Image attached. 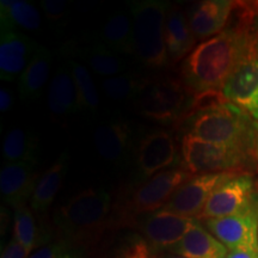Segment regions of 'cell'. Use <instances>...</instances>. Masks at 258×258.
Returning a JSON list of instances; mask_svg holds the SVG:
<instances>
[{
  "mask_svg": "<svg viewBox=\"0 0 258 258\" xmlns=\"http://www.w3.org/2000/svg\"><path fill=\"white\" fill-rule=\"evenodd\" d=\"M258 40V3H235L227 27L183 60V83L196 93L220 91Z\"/></svg>",
  "mask_w": 258,
  "mask_h": 258,
  "instance_id": "obj_1",
  "label": "cell"
},
{
  "mask_svg": "<svg viewBox=\"0 0 258 258\" xmlns=\"http://www.w3.org/2000/svg\"><path fill=\"white\" fill-rule=\"evenodd\" d=\"M185 122L188 135L239 150L254 158L258 122L241 106L224 98L190 115Z\"/></svg>",
  "mask_w": 258,
  "mask_h": 258,
  "instance_id": "obj_2",
  "label": "cell"
},
{
  "mask_svg": "<svg viewBox=\"0 0 258 258\" xmlns=\"http://www.w3.org/2000/svg\"><path fill=\"white\" fill-rule=\"evenodd\" d=\"M111 196L103 188H89L71 198L54 213L57 240L84 249L99 239L109 222Z\"/></svg>",
  "mask_w": 258,
  "mask_h": 258,
  "instance_id": "obj_3",
  "label": "cell"
},
{
  "mask_svg": "<svg viewBox=\"0 0 258 258\" xmlns=\"http://www.w3.org/2000/svg\"><path fill=\"white\" fill-rule=\"evenodd\" d=\"M134 34V55L151 69L170 63L165 44V21L170 4L161 0L129 3Z\"/></svg>",
  "mask_w": 258,
  "mask_h": 258,
  "instance_id": "obj_4",
  "label": "cell"
},
{
  "mask_svg": "<svg viewBox=\"0 0 258 258\" xmlns=\"http://www.w3.org/2000/svg\"><path fill=\"white\" fill-rule=\"evenodd\" d=\"M191 102L185 84L173 78L148 79L135 99L141 115L161 124L185 121Z\"/></svg>",
  "mask_w": 258,
  "mask_h": 258,
  "instance_id": "obj_5",
  "label": "cell"
},
{
  "mask_svg": "<svg viewBox=\"0 0 258 258\" xmlns=\"http://www.w3.org/2000/svg\"><path fill=\"white\" fill-rule=\"evenodd\" d=\"M182 159L183 169L190 175L198 176L238 172L251 165L254 158L239 150L207 143L185 134L182 140Z\"/></svg>",
  "mask_w": 258,
  "mask_h": 258,
  "instance_id": "obj_6",
  "label": "cell"
},
{
  "mask_svg": "<svg viewBox=\"0 0 258 258\" xmlns=\"http://www.w3.org/2000/svg\"><path fill=\"white\" fill-rule=\"evenodd\" d=\"M184 169H167L144 180L133 190L123 207L122 218L125 221L140 215L159 211L185 182L191 178Z\"/></svg>",
  "mask_w": 258,
  "mask_h": 258,
  "instance_id": "obj_7",
  "label": "cell"
},
{
  "mask_svg": "<svg viewBox=\"0 0 258 258\" xmlns=\"http://www.w3.org/2000/svg\"><path fill=\"white\" fill-rule=\"evenodd\" d=\"M258 209V190L252 175L239 172L212 194L198 219H219Z\"/></svg>",
  "mask_w": 258,
  "mask_h": 258,
  "instance_id": "obj_8",
  "label": "cell"
},
{
  "mask_svg": "<svg viewBox=\"0 0 258 258\" xmlns=\"http://www.w3.org/2000/svg\"><path fill=\"white\" fill-rule=\"evenodd\" d=\"M239 172H220L192 176L173 194L164 211L185 218H199L212 194Z\"/></svg>",
  "mask_w": 258,
  "mask_h": 258,
  "instance_id": "obj_9",
  "label": "cell"
},
{
  "mask_svg": "<svg viewBox=\"0 0 258 258\" xmlns=\"http://www.w3.org/2000/svg\"><path fill=\"white\" fill-rule=\"evenodd\" d=\"M135 169L141 180H146L176 163L177 145L165 129H153L141 137L135 147Z\"/></svg>",
  "mask_w": 258,
  "mask_h": 258,
  "instance_id": "obj_10",
  "label": "cell"
},
{
  "mask_svg": "<svg viewBox=\"0 0 258 258\" xmlns=\"http://www.w3.org/2000/svg\"><path fill=\"white\" fill-rule=\"evenodd\" d=\"M196 221V219L180 217L159 209L145 215L138 225L153 253H159L169 251L178 244Z\"/></svg>",
  "mask_w": 258,
  "mask_h": 258,
  "instance_id": "obj_11",
  "label": "cell"
},
{
  "mask_svg": "<svg viewBox=\"0 0 258 258\" xmlns=\"http://www.w3.org/2000/svg\"><path fill=\"white\" fill-rule=\"evenodd\" d=\"M205 225L228 251L258 249V209L232 217L208 219Z\"/></svg>",
  "mask_w": 258,
  "mask_h": 258,
  "instance_id": "obj_12",
  "label": "cell"
},
{
  "mask_svg": "<svg viewBox=\"0 0 258 258\" xmlns=\"http://www.w3.org/2000/svg\"><path fill=\"white\" fill-rule=\"evenodd\" d=\"M38 44L18 30H2L0 35V78L11 82L21 78L30 63Z\"/></svg>",
  "mask_w": 258,
  "mask_h": 258,
  "instance_id": "obj_13",
  "label": "cell"
},
{
  "mask_svg": "<svg viewBox=\"0 0 258 258\" xmlns=\"http://www.w3.org/2000/svg\"><path fill=\"white\" fill-rule=\"evenodd\" d=\"M235 2L205 0L192 6L188 19L196 40L206 41L217 36L227 27Z\"/></svg>",
  "mask_w": 258,
  "mask_h": 258,
  "instance_id": "obj_14",
  "label": "cell"
},
{
  "mask_svg": "<svg viewBox=\"0 0 258 258\" xmlns=\"http://www.w3.org/2000/svg\"><path fill=\"white\" fill-rule=\"evenodd\" d=\"M35 166L25 163H6L0 172V195L6 205L15 209L31 199L38 183Z\"/></svg>",
  "mask_w": 258,
  "mask_h": 258,
  "instance_id": "obj_15",
  "label": "cell"
},
{
  "mask_svg": "<svg viewBox=\"0 0 258 258\" xmlns=\"http://www.w3.org/2000/svg\"><path fill=\"white\" fill-rule=\"evenodd\" d=\"M226 101L246 109L258 92V49L253 46L220 90Z\"/></svg>",
  "mask_w": 258,
  "mask_h": 258,
  "instance_id": "obj_16",
  "label": "cell"
},
{
  "mask_svg": "<svg viewBox=\"0 0 258 258\" xmlns=\"http://www.w3.org/2000/svg\"><path fill=\"white\" fill-rule=\"evenodd\" d=\"M132 129L124 121H110L96 128L93 133L97 152L103 159L120 164L128 157L132 148Z\"/></svg>",
  "mask_w": 258,
  "mask_h": 258,
  "instance_id": "obj_17",
  "label": "cell"
},
{
  "mask_svg": "<svg viewBox=\"0 0 258 258\" xmlns=\"http://www.w3.org/2000/svg\"><path fill=\"white\" fill-rule=\"evenodd\" d=\"M196 41L188 16L179 6H170L165 21V44L170 63L185 59L195 48Z\"/></svg>",
  "mask_w": 258,
  "mask_h": 258,
  "instance_id": "obj_18",
  "label": "cell"
},
{
  "mask_svg": "<svg viewBox=\"0 0 258 258\" xmlns=\"http://www.w3.org/2000/svg\"><path fill=\"white\" fill-rule=\"evenodd\" d=\"M48 106L53 114L72 115L80 110L78 91L69 63L60 64L48 88Z\"/></svg>",
  "mask_w": 258,
  "mask_h": 258,
  "instance_id": "obj_19",
  "label": "cell"
},
{
  "mask_svg": "<svg viewBox=\"0 0 258 258\" xmlns=\"http://www.w3.org/2000/svg\"><path fill=\"white\" fill-rule=\"evenodd\" d=\"M169 251L186 258H226L228 254L227 247L198 221Z\"/></svg>",
  "mask_w": 258,
  "mask_h": 258,
  "instance_id": "obj_20",
  "label": "cell"
},
{
  "mask_svg": "<svg viewBox=\"0 0 258 258\" xmlns=\"http://www.w3.org/2000/svg\"><path fill=\"white\" fill-rule=\"evenodd\" d=\"M53 55L48 48L38 46L30 63L18 80V92L23 101H32L42 96L50 76Z\"/></svg>",
  "mask_w": 258,
  "mask_h": 258,
  "instance_id": "obj_21",
  "label": "cell"
},
{
  "mask_svg": "<svg viewBox=\"0 0 258 258\" xmlns=\"http://www.w3.org/2000/svg\"><path fill=\"white\" fill-rule=\"evenodd\" d=\"M70 165V156L67 151L60 154L55 163L38 179L35 191L30 199V207L36 213H44L55 200L62 185Z\"/></svg>",
  "mask_w": 258,
  "mask_h": 258,
  "instance_id": "obj_22",
  "label": "cell"
},
{
  "mask_svg": "<svg viewBox=\"0 0 258 258\" xmlns=\"http://www.w3.org/2000/svg\"><path fill=\"white\" fill-rule=\"evenodd\" d=\"M42 19L38 10L25 0H2L0 2V30L35 31L41 27Z\"/></svg>",
  "mask_w": 258,
  "mask_h": 258,
  "instance_id": "obj_23",
  "label": "cell"
},
{
  "mask_svg": "<svg viewBox=\"0 0 258 258\" xmlns=\"http://www.w3.org/2000/svg\"><path fill=\"white\" fill-rule=\"evenodd\" d=\"M3 154L8 163L38 164L40 146L38 139L21 128H12L6 133L3 143Z\"/></svg>",
  "mask_w": 258,
  "mask_h": 258,
  "instance_id": "obj_24",
  "label": "cell"
},
{
  "mask_svg": "<svg viewBox=\"0 0 258 258\" xmlns=\"http://www.w3.org/2000/svg\"><path fill=\"white\" fill-rule=\"evenodd\" d=\"M103 44L114 53L134 54L133 22L124 11H117L108 18L102 29Z\"/></svg>",
  "mask_w": 258,
  "mask_h": 258,
  "instance_id": "obj_25",
  "label": "cell"
},
{
  "mask_svg": "<svg viewBox=\"0 0 258 258\" xmlns=\"http://www.w3.org/2000/svg\"><path fill=\"white\" fill-rule=\"evenodd\" d=\"M80 57L93 72L101 76H117L127 69L125 63L103 43H93L80 51Z\"/></svg>",
  "mask_w": 258,
  "mask_h": 258,
  "instance_id": "obj_26",
  "label": "cell"
},
{
  "mask_svg": "<svg viewBox=\"0 0 258 258\" xmlns=\"http://www.w3.org/2000/svg\"><path fill=\"white\" fill-rule=\"evenodd\" d=\"M147 82L148 79L141 78L135 74H120L103 80L102 89L112 101L123 102L137 99Z\"/></svg>",
  "mask_w": 258,
  "mask_h": 258,
  "instance_id": "obj_27",
  "label": "cell"
},
{
  "mask_svg": "<svg viewBox=\"0 0 258 258\" xmlns=\"http://www.w3.org/2000/svg\"><path fill=\"white\" fill-rule=\"evenodd\" d=\"M14 239L17 240L28 251L29 254L35 247L44 243L37 230L34 214L27 205L15 209Z\"/></svg>",
  "mask_w": 258,
  "mask_h": 258,
  "instance_id": "obj_28",
  "label": "cell"
},
{
  "mask_svg": "<svg viewBox=\"0 0 258 258\" xmlns=\"http://www.w3.org/2000/svg\"><path fill=\"white\" fill-rule=\"evenodd\" d=\"M67 63L73 74L74 83H76L77 91H78L80 109H86V110L96 114L98 110L99 97L89 70L84 64L78 63L74 60L67 61Z\"/></svg>",
  "mask_w": 258,
  "mask_h": 258,
  "instance_id": "obj_29",
  "label": "cell"
},
{
  "mask_svg": "<svg viewBox=\"0 0 258 258\" xmlns=\"http://www.w3.org/2000/svg\"><path fill=\"white\" fill-rule=\"evenodd\" d=\"M114 258H154V253L144 237L132 234L120 245Z\"/></svg>",
  "mask_w": 258,
  "mask_h": 258,
  "instance_id": "obj_30",
  "label": "cell"
},
{
  "mask_svg": "<svg viewBox=\"0 0 258 258\" xmlns=\"http://www.w3.org/2000/svg\"><path fill=\"white\" fill-rule=\"evenodd\" d=\"M41 8L48 21L53 24H63L69 17L70 4L63 0H42Z\"/></svg>",
  "mask_w": 258,
  "mask_h": 258,
  "instance_id": "obj_31",
  "label": "cell"
},
{
  "mask_svg": "<svg viewBox=\"0 0 258 258\" xmlns=\"http://www.w3.org/2000/svg\"><path fill=\"white\" fill-rule=\"evenodd\" d=\"M69 249V245L62 243V241L56 240L55 243H49L41 246L40 249L35 251L28 258H59L61 254L66 252Z\"/></svg>",
  "mask_w": 258,
  "mask_h": 258,
  "instance_id": "obj_32",
  "label": "cell"
},
{
  "mask_svg": "<svg viewBox=\"0 0 258 258\" xmlns=\"http://www.w3.org/2000/svg\"><path fill=\"white\" fill-rule=\"evenodd\" d=\"M29 252L18 243L17 240L12 238L5 247L2 250V257L0 258H28Z\"/></svg>",
  "mask_w": 258,
  "mask_h": 258,
  "instance_id": "obj_33",
  "label": "cell"
},
{
  "mask_svg": "<svg viewBox=\"0 0 258 258\" xmlns=\"http://www.w3.org/2000/svg\"><path fill=\"white\" fill-rule=\"evenodd\" d=\"M14 104V97L9 89H0V111L6 112L11 109Z\"/></svg>",
  "mask_w": 258,
  "mask_h": 258,
  "instance_id": "obj_34",
  "label": "cell"
},
{
  "mask_svg": "<svg viewBox=\"0 0 258 258\" xmlns=\"http://www.w3.org/2000/svg\"><path fill=\"white\" fill-rule=\"evenodd\" d=\"M226 258H258V249L228 251Z\"/></svg>",
  "mask_w": 258,
  "mask_h": 258,
  "instance_id": "obj_35",
  "label": "cell"
},
{
  "mask_svg": "<svg viewBox=\"0 0 258 258\" xmlns=\"http://www.w3.org/2000/svg\"><path fill=\"white\" fill-rule=\"evenodd\" d=\"M249 114L252 116V117L254 118L258 122V92L257 95L254 96V98L251 101V103L249 105H247V108L245 109Z\"/></svg>",
  "mask_w": 258,
  "mask_h": 258,
  "instance_id": "obj_36",
  "label": "cell"
},
{
  "mask_svg": "<svg viewBox=\"0 0 258 258\" xmlns=\"http://www.w3.org/2000/svg\"><path fill=\"white\" fill-rule=\"evenodd\" d=\"M59 258H85L82 249H72L70 247L66 252H63Z\"/></svg>",
  "mask_w": 258,
  "mask_h": 258,
  "instance_id": "obj_37",
  "label": "cell"
},
{
  "mask_svg": "<svg viewBox=\"0 0 258 258\" xmlns=\"http://www.w3.org/2000/svg\"><path fill=\"white\" fill-rule=\"evenodd\" d=\"M154 258H186V257L180 256L178 253L171 252V251H164V252L154 253Z\"/></svg>",
  "mask_w": 258,
  "mask_h": 258,
  "instance_id": "obj_38",
  "label": "cell"
},
{
  "mask_svg": "<svg viewBox=\"0 0 258 258\" xmlns=\"http://www.w3.org/2000/svg\"><path fill=\"white\" fill-rule=\"evenodd\" d=\"M254 160H256V163H257V165H258V138H257L256 147H254Z\"/></svg>",
  "mask_w": 258,
  "mask_h": 258,
  "instance_id": "obj_39",
  "label": "cell"
}]
</instances>
